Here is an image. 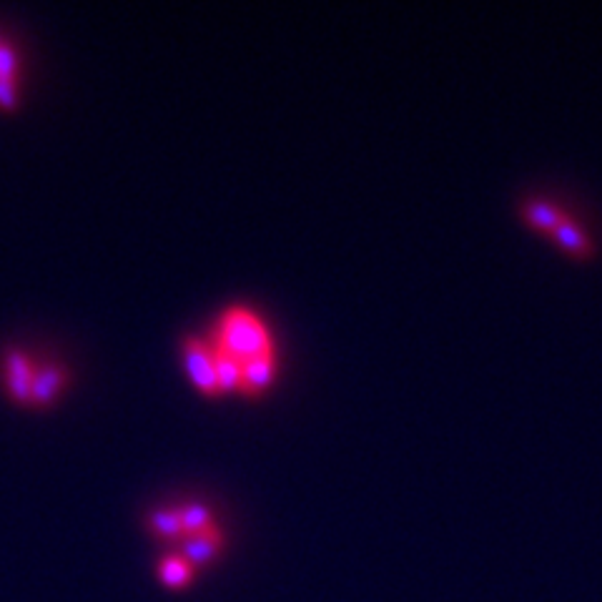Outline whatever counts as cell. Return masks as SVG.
<instances>
[{"mask_svg":"<svg viewBox=\"0 0 602 602\" xmlns=\"http://www.w3.org/2000/svg\"><path fill=\"white\" fill-rule=\"evenodd\" d=\"M520 219L527 229L550 241L560 254L575 261H590L597 254V241L582 214L547 194L525 196L520 201Z\"/></svg>","mask_w":602,"mask_h":602,"instance_id":"obj_1","label":"cell"},{"mask_svg":"<svg viewBox=\"0 0 602 602\" xmlns=\"http://www.w3.org/2000/svg\"><path fill=\"white\" fill-rule=\"evenodd\" d=\"M209 342L234 354L241 362L256 357V354L274 352V339H271L264 319L254 309L241 307V304H231L219 314Z\"/></svg>","mask_w":602,"mask_h":602,"instance_id":"obj_2","label":"cell"},{"mask_svg":"<svg viewBox=\"0 0 602 602\" xmlns=\"http://www.w3.org/2000/svg\"><path fill=\"white\" fill-rule=\"evenodd\" d=\"M181 349H184V362L186 372H189L191 382L196 384V389L209 397L219 394V382H216V367H214V349L206 339L196 337V334H186L181 339Z\"/></svg>","mask_w":602,"mask_h":602,"instance_id":"obj_3","label":"cell"},{"mask_svg":"<svg viewBox=\"0 0 602 602\" xmlns=\"http://www.w3.org/2000/svg\"><path fill=\"white\" fill-rule=\"evenodd\" d=\"M6 392L11 394L16 402H28L31 394L33 374H36V364L28 357L26 349L11 347L6 349Z\"/></svg>","mask_w":602,"mask_h":602,"instance_id":"obj_4","label":"cell"},{"mask_svg":"<svg viewBox=\"0 0 602 602\" xmlns=\"http://www.w3.org/2000/svg\"><path fill=\"white\" fill-rule=\"evenodd\" d=\"M224 547V532L216 525L206 527V530L191 532L179 542V555H184L191 565H206L214 560Z\"/></svg>","mask_w":602,"mask_h":602,"instance_id":"obj_5","label":"cell"},{"mask_svg":"<svg viewBox=\"0 0 602 602\" xmlns=\"http://www.w3.org/2000/svg\"><path fill=\"white\" fill-rule=\"evenodd\" d=\"M68 382V369L61 362H43L41 367H36L31 382V394L28 402L33 404H48L58 392L63 389V384Z\"/></svg>","mask_w":602,"mask_h":602,"instance_id":"obj_6","label":"cell"},{"mask_svg":"<svg viewBox=\"0 0 602 602\" xmlns=\"http://www.w3.org/2000/svg\"><path fill=\"white\" fill-rule=\"evenodd\" d=\"M276 374V354H256V357L246 359L244 362V372H241V384L239 392L249 394V397H256V394L264 392L266 387L271 384Z\"/></svg>","mask_w":602,"mask_h":602,"instance_id":"obj_7","label":"cell"},{"mask_svg":"<svg viewBox=\"0 0 602 602\" xmlns=\"http://www.w3.org/2000/svg\"><path fill=\"white\" fill-rule=\"evenodd\" d=\"M196 567L186 560L184 555L179 552H171V555H164L156 565V575H159L161 585L171 587V590H181V587H189L191 580H194Z\"/></svg>","mask_w":602,"mask_h":602,"instance_id":"obj_8","label":"cell"},{"mask_svg":"<svg viewBox=\"0 0 602 602\" xmlns=\"http://www.w3.org/2000/svg\"><path fill=\"white\" fill-rule=\"evenodd\" d=\"M148 527L154 530L156 537L166 542H181L186 537L179 507H156V510H151L148 512Z\"/></svg>","mask_w":602,"mask_h":602,"instance_id":"obj_9","label":"cell"},{"mask_svg":"<svg viewBox=\"0 0 602 602\" xmlns=\"http://www.w3.org/2000/svg\"><path fill=\"white\" fill-rule=\"evenodd\" d=\"M211 349H214L216 382H219L221 392H231V389H239L241 372H244V362H241V359H236L234 354H229V352H224V349L214 347V344H211Z\"/></svg>","mask_w":602,"mask_h":602,"instance_id":"obj_10","label":"cell"},{"mask_svg":"<svg viewBox=\"0 0 602 602\" xmlns=\"http://www.w3.org/2000/svg\"><path fill=\"white\" fill-rule=\"evenodd\" d=\"M179 512H181V525H184L186 535L216 525L211 510L206 505H201V502H186V505L179 507Z\"/></svg>","mask_w":602,"mask_h":602,"instance_id":"obj_11","label":"cell"},{"mask_svg":"<svg viewBox=\"0 0 602 602\" xmlns=\"http://www.w3.org/2000/svg\"><path fill=\"white\" fill-rule=\"evenodd\" d=\"M18 53L11 43L0 41V76H16Z\"/></svg>","mask_w":602,"mask_h":602,"instance_id":"obj_12","label":"cell"},{"mask_svg":"<svg viewBox=\"0 0 602 602\" xmlns=\"http://www.w3.org/2000/svg\"><path fill=\"white\" fill-rule=\"evenodd\" d=\"M18 98V83L16 76H0V106L13 108Z\"/></svg>","mask_w":602,"mask_h":602,"instance_id":"obj_13","label":"cell"}]
</instances>
